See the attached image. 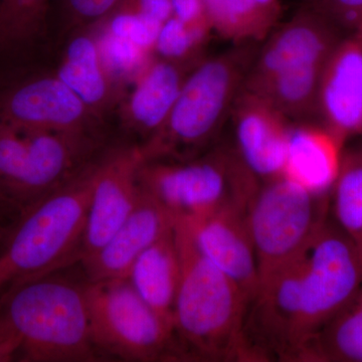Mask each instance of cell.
I'll return each mask as SVG.
<instances>
[{
  "label": "cell",
  "mask_w": 362,
  "mask_h": 362,
  "mask_svg": "<svg viewBox=\"0 0 362 362\" xmlns=\"http://www.w3.org/2000/svg\"><path fill=\"white\" fill-rule=\"evenodd\" d=\"M87 276L80 263L0 295V319L20 337L18 361H106L93 341Z\"/></svg>",
  "instance_id": "1"
},
{
  "label": "cell",
  "mask_w": 362,
  "mask_h": 362,
  "mask_svg": "<svg viewBox=\"0 0 362 362\" xmlns=\"http://www.w3.org/2000/svg\"><path fill=\"white\" fill-rule=\"evenodd\" d=\"M180 282L175 331L185 361H251L245 338L249 299L199 251L187 223L175 221Z\"/></svg>",
  "instance_id": "2"
},
{
  "label": "cell",
  "mask_w": 362,
  "mask_h": 362,
  "mask_svg": "<svg viewBox=\"0 0 362 362\" xmlns=\"http://www.w3.org/2000/svg\"><path fill=\"white\" fill-rule=\"evenodd\" d=\"M100 158L0 226V295L20 283L80 263Z\"/></svg>",
  "instance_id": "3"
},
{
  "label": "cell",
  "mask_w": 362,
  "mask_h": 362,
  "mask_svg": "<svg viewBox=\"0 0 362 362\" xmlns=\"http://www.w3.org/2000/svg\"><path fill=\"white\" fill-rule=\"evenodd\" d=\"M254 52L243 45L197 64L163 126L141 145L145 161H185L211 148L242 92Z\"/></svg>",
  "instance_id": "4"
},
{
  "label": "cell",
  "mask_w": 362,
  "mask_h": 362,
  "mask_svg": "<svg viewBox=\"0 0 362 362\" xmlns=\"http://www.w3.org/2000/svg\"><path fill=\"white\" fill-rule=\"evenodd\" d=\"M103 149L95 136L0 122V226L77 177Z\"/></svg>",
  "instance_id": "5"
},
{
  "label": "cell",
  "mask_w": 362,
  "mask_h": 362,
  "mask_svg": "<svg viewBox=\"0 0 362 362\" xmlns=\"http://www.w3.org/2000/svg\"><path fill=\"white\" fill-rule=\"evenodd\" d=\"M138 182L175 221L221 209L246 211L261 185L237 150L223 146L185 161H144Z\"/></svg>",
  "instance_id": "6"
},
{
  "label": "cell",
  "mask_w": 362,
  "mask_h": 362,
  "mask_svg": "<svg viewBox=\"0 0 362 362\" xmlns=\"http://www.w3.org/2000/svg\"><path fill=\"white\" fill-rule=\"evenodd\" d=\"M93 341L105 361H185L175 328L139 296L128 278L89 281Z\"/></svg>",
  "instance_id": "7"
},
{
  "label": "cell",
  "mask_w": 362,
  "mask_h": 362,
  "mask_svg": "<svg viewBox=\"0 0 362 362\" xmlns=\"http://www.w3.org/2000/svg\"><path fill=\"white\" fill-rule=\"evenodd\" d=\"M329 197L311 194L284 176L261 182L246 211L259 283L308 246L327 221Z\"/></svg>",
  "instance_id": "8"
},
{
  "label": "cell",
  "mask_w": 362,
  "mask_h": 362,
  "mask_svg": "<svg viewBox=\"0 0 362 362\" xmlns=\"http://www.w3.org/2000/svg\"><path fill=\"white\" fill-rule=\"evenodd\" d=\"M0 122L113 138L110 123L95 115L45 58L0 66Z\"/></svg>",
  "instance_id": "9"
},
{
  "label": "cell",
  "mask_w": 362,
  "mask_h": 362,
  "mask_svg": "<svg viewBox=\"0 0 362 362\" xmlns=\"http://www.w3.org/2000/svg\"><path fill=\"white\" fill-rule=\"evenodd\" d=\"M302 262L299 349L344 308L362 285V263L354 242L326 221L300 255Z\"/></svg>",
  "instance_id": "10"
},
{
  "label": "cell",
  "mask_w": 362,
  "mask_h": 362,
  "mask_svg": "<svg viewBox=\"0 0 362 362\" xmlns=\"http://www.w3.org/2000/svg\"><path fill=\"white\" fill-rule=\"evenodd\" d=\"M145 161L141 145L115 140L98 163L81 261L106 244L129 216L140 195L138 173Z\"/></svg>",
  "instance_id": "11"
},
{
  "label": "cell",
  "mask_w": 362,
  "mask_h": 362,
  "mask_svg": "<svg viewBox=\"0 0 362 362\" xmlns=\"http://www.w3.org/2000/svg\"><path fill=\"white\" fill-rule=\"evenodd\" d=\"M45 58L95 115L111 123L126 88L107 68L94 26L54 40Z\"/></svg>",
  "instance_id": "12"
},
{
  "label": "cell",
  "mask_w": 362,
  "mask_h": 362,
  "mask_svg": "<svg viewBox=\"0 0 362 362\" xmlns=\"http://www.w3.org/2000/svg\"><path fill=\"white\" fill-rule=\"evenodd\" d=\"M194 68L154 54L150 57L131 81L116 110L123 140L143 145L158 132Z\"/></svg>",
  "instance_id": "13"
},
{
  "label": "cell",
  "mask_w": 362,
  "mask_h": 362,
  "mask_svg": "<svg viewBox=\"0 0 362 362\" xmlns=\"http://www.w3.org/2000/svg\"><path fill=\"white\" fill-rule=\"evenodd\" d=\"M337 44L323 16L303 11L272 35L252 63L243 89L251 90L282 71L325 65Z\"/></svg>",
  "instance_id": "14"
},
{
  "label": "cell",
  "mask_w": 362,
  "mask_h": 362,
  "mask_svg": "<svg viewBox=\"0 0 362 362\" xmlns=\"http://www.w3.org/2000/svg\"><path fill=\"white\" fill-rule=\"evenodd\" d=\"M232 113L237 152L261 182L283 176L287 151L285 118L261 97L242 90Z\"/></svg>",
  "instance_id": "15"
},
{
  "label": "cell",
  "mask_w": 362,
  "mask_h": 362,
  "mask_svg": "<svg viewBox=\"0 0 362 362\" xmlns=\"http://www.w3.org/2000/svg\"><path fill=\"white\" fill-rule=\"evenodd\" d=\"M182 221L202 255L232 279L251 301L258 288L259 271L246 211L221 209L197 220Z\"/></svg>",
  "instance_id": "16"
},
{
  "label": "cell",
  "mask_w": 362,
  "mask_h": 362,
  "mask_svg": "<svg viewBox=\"0 0 362 362\" xmlns=\"http://www.w3.org/2000/svg\"><path fill=\"white\" fill-rule=\"evenodd\" d=\"M318 110L325 128L342 143L362 132V26L331 52L321 76Z\"/></svg>",
  "instance_id": "17"
},
{
  "label": "cell",
  "mask_w": 362,
  "mask_h": 362,
  "mask_svg": "<svg viewBox=\"0 0 362 362\" xmlns=\"http://www.w3.org/2000/svg\"><path fill=\"white\" fill-rule=\"evenodd\" d=\"M173 226V216L140 187L129 216L101 249L80 262L88 280L128 278L140 255Z\"/></svg>",
  "instance_id": "18"
},
{
  "label": "cell",
  "mask_w": 362,
  "mask_h": 362,
  "mask_svg": "<svg viewBox=\"0 0 362 362\" xmlns=\"http://www.w3.org/2000/svg\"><path fill=\"white\" fill-rule=\"evenodd\" d=\"M341 146L327 128L309 124L289 127L283 176L311 194L330 195L339 170Z\"/></svg>",
  "instance_id": "19"
},
{
  "label": "cell",
  "mask_w": 362,
  "mask_h": 362,
  "mask_svg": "<svg viewBox=\"0 0 362 362\" xmlns=\"http://www.w3.org/2000/svg\"><path fill=\"white\" fill-rule=\"evenodd\" d=\"M52 0H0V66L44 58L51 44Z\"/></svg>",
  "instance_id": "20"
},
{
  "label": "cell",
  "mask_w": 362,
  "mask_h": 362,
  "mask_svg": "<svg viewBox=\"0 0 362 362\" xmlns=\"http://www.w3.org/2000/svg\"><path fill=\"white\" fill-rule=\"evenodd\" d=\"M128 279L139 296L175 328L180 259L175 226L136 259Z\"/></svg>",
  "instance_id": "21"
},
{
  "label": "cell",
  "mask_w": 362,
  "mask_h": 362,
  "mask_svg": "<svg viewBox=\"0 0 362 362\" xmlns=\"http://www.w3.org/2000/svg\"><path fill=\"white\" fill-rule=\"evenodd\" d=\"M298 361L362 362V285L344 308L305 344Z\"/></svg>",
  "instance_id": "22"
},
{
  "label": "cell",
  "mask_w": 362,
  "mask_h": 362,
  "mask_svg": "<svg viewBox=\"0 0 362 362\" xmlns=\"http://www.w3.org/2000/svg\"><path fill=\"white\" fill-rule=\"evenodd\" d=\"M211 30L226 39L252 42L263 40L277 20L278 7L254 0H204Z\"/></svg>",
  "instance_id": "23"
},
{
  "label": "cell",
  "mask_w": 362,
  "mask_h": 362,
  "mask_svg": "<svg viewBox=\"0 0 362 362\" xmlns=\"http://www.w3.org/2000/svg\"><path fill=\"white\" fill-rule=\"evenodd\" d=\"M331 195L337 225L356 243L362 232V148L342 153Z\"/></svg>",
  "instance_id": "24"
},
{
  "label": "cell",
  "mask_w": 362,
  "mask_h": 362,
  "mask_svg": "<svg viewBox=\"0 0 362 362\" xmlns=\"http://www.w3.org/2000/svg\"><path fill=\"white\" fill-rule=\"evenodd\" d=\"M211 30L192 28L171 16L162 23L153 54L159 58L194 66L202 61L199 54Z\"/></svg>",
  "instance_id": "25"
},
{
  "label": "cell",
  "mask_w": 362,
  "mask_h": 362,
  "mask_svg": "<svg viewBox=\"0 0 362 362\" xmlns=\"http://www.w3.org/2000/svg\"><path fill=\"white\" fill-rule=\"evenodd\" d=\"M96 26L109 35L128 40L145 52L153 54L161 25L120 6Z\"/></svg>",
  "instance_id": "26"
},
{
  "label": "cell",
  "mask_w": 362,
  "mask_h": 362,
  "mask_svg": "<svg viewBox=\"0 0 362 362\" xmlns=\"http://www.w3.org/2000/svg\"><path fill=\"white\" fill-rule=\"evenodd\" d=\"M125 0H63L59 23L51 35V44L71 30L90 28L105 20Z\"/></svg>",
  "instance_id": "27"
},
{
  "label": "cell",
  "mask_w": 362,
  "mask_h": 362,
  "mask_svg": "<svg viewBox=\"0 0 362 362\" xmlns=\"http://www.w3.org/2000/svg\"><path fill=\"white\" fill-rule=\"evenodd\" d=\"M318 11L342 25L354 28L362 26V0H315Z\"/></svg>",
  "instance_id": "28"
},
{
  "label": "cell",
  "mask_w": 362,
  "mask_h": 362,
  "mask_svg": "<svg viewBox=\"0 0 362 362\" xmlns=\"http://www.w3.org/2000/svg\"><path fill=\"white\" fill-rule=\"evenodd\" d=\"M173 16L192 28L211 30L204 0H170Z\"/></svg>",
  "instance_id": "29"
},
{
  "label": "cell",
  "mask_w": 362,
  "mask_h": 362,
  "mask_svg": "<svg viewBox=\"0 0 362 362\" xmlns=\"http://www.w3.org/2000/svg\"><path fill=\"white\" fill-rule=\"evenodd\" d=\"M120 6L159 25L173 16L170 0H125Z\"/></svg>",
  "instance_id": "30"
},
{
  "label": "cell",
  "mask_w": 362,
  "mask_h": 362,
  "mask_svg": "<svg viewBox=\"0 0 362 362\" xmlns=\"http://www.w3.org/2000/svg\"><path fill=\"white\" fill-rule=\"evenodd\" d=\"M262 6L278 7V0H254Z\"/></svg>",
  "instance_id": "31"
},
{
  "label": "cell",
  "mask_w": 362,
  "mask_h": 362,
  "mask_svg": "<svg viewBox=\"0 0 362 362\" xmlns=\"http://www.w3.org/2000/svg\"><path fill=\"white\" fill-rule=\"evenodd\" d=\"M356 246L357 247V251H358L359 257H361V263H362V232L361 235H359L358 240L356 243Z\"/></svg>",
  "instance_id": "32"
}]
</instances>
